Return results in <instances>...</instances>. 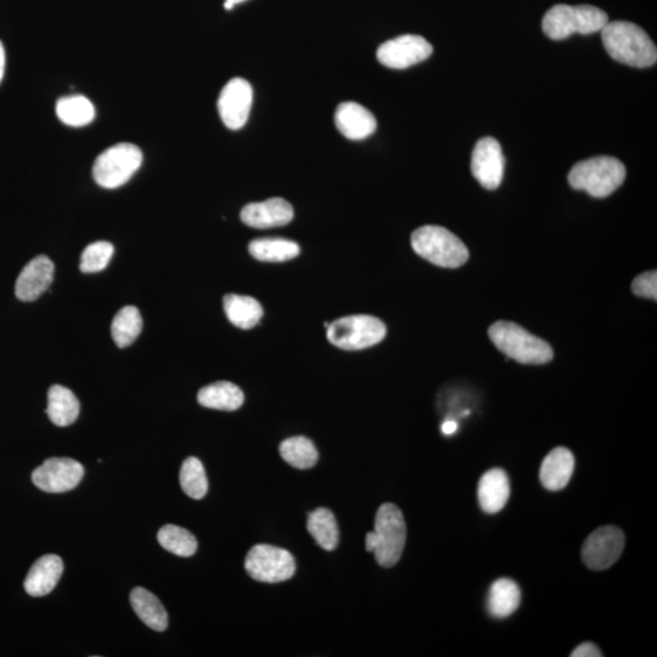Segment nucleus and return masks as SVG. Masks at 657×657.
Here are the masks:
<instances>
[{
    "mask_svg": "<svg viewBox=\"0 0 657 657\" xmlns=\"http://www.w3.org/2000/svg\"><path fill=\"white\" fill-rule=\"evenodd\" d=\"M505 159L501 144L492 137L476 143L471 156V172L482 187L496 190L504 177Z\"/></svg>",
    "mask_w": 657,
    "mask_h": 657,
    "instance_id": "obj_14",
    "label": "nucleus"
},
{
    "mask_svg": "<svg viewBox=\"0 0 657 657\" xmlns=\"http://www.w3.org/2000/svg\"><path fill=\"white\" fill-rule=\"evenodd\" d=\"M458 430V424L456 421L453 420H447L445 423L442 425V432L443 434L447 436H451Z\"/></svg>",
    "mask_w": 657,
    "mask_h": 657,
    "instance_id": "obj_36",
    "label": "nucleus"
},
{
    "mask_svg": "<svg viewBox=\"0 0 657 657\" xmlns=\"http://www.w3.org/2000/svg\"><path fill=\"white\" fill-rule=\"evenodd\" d=\"M63 572L64 563L58 555H44L28 572L24 583L25 591L31 597H44L53 591Z\"/></svg>",
    "mask_w": 657,
    "mask_h": 657,
    "instance_id": "obj_18",
    "label": "nucleus"
},
{
    "mask_svg": "<svg viewBox=\"0 0 657 657\" xmlns=\"http://www.w3.org/2000/svg\"><path fill=\"white\" fill-rule=\"evenodd\" d=\"M328 340L345 351L364 350L385 339L386 325L372 316H350L334 320L327 328Z\"/></svg>",
    "mask_w": 657,
    "mask_h": 657,
    "instance_id": "obj_8",
    "label": "nucleus"
},
{
    "mask_svg": "<svg viewBox=\"0 0 657 657\" xmlns=\"http://www.w3.org/2000/svg\"><path fill=\"white\" fill-rule=\"evenodd\" d=\"M179 481L184 493L190 498L202 499L209 491L205 468L198 458L190 457L184 460Z\"/></svg>",
    "mask_w": 657,
    "mask_h": 657,
    "instance_id": "obj_32",
    "label": "nucleus"
},
{
    "mask_svg": "<svg viewBox=\"0 0 657 657\" xmlns=\"http://www.w3.org/2000/svg\"><path fill=\"white\" fill-rule=\"evenodd\" d=\"M335 125L342 136L351 140H363L374 134L378 122L372 112L355 101H346L335 112Z\"/></svg>",
    "mask_w": 657,
    "mask_h": 657,
    "instance_id": "obj_17",
    "label": "nucleus"
},
{
    "mask_svg": "<svg viewBox=\"0 0 657 657\" xmlns=\"http://www.w3.org/2000/svg\"><path fill=\"white\" fill-rule=\"evenodd\" d=\"M250 255L261 262H285L294 260L301 249L295 241L282 238H265L251 241Z\"/></svg>",
    "mask_w": 657,
    "mask_h": 657,
    "instance_id": "obj_26",
    "label": "nucleus"
},
{
    "mask_svg": "<svg viewBox=\"0 0 657 657\" xmlns=\"http://www.w3.org/2000/svg\"><path fill=\"white\" fill-rule=\"evenodd\" d=\"M488 335L499 351L516 362L539 365L549 363L554 357L553 348L548 342L516 323L499 320L488 329Z\"/></svg>",
    "mask_w": 657,
    "mask_h": 657,
    "instance_id": "obj_4",
    "label": "nucleus"
},
{
    "mask_svg": "<svg viewBox=\"0 0 657 657\" xmlns=\"http://www.w3.org/2000/svg\"><path fill=\"white\" fill-rule=\"evenodd\" d=\"M574 470V454L565 447L554 448L543 460L539 479L547 490L560 491L569 484Z\"/></svg>",
    "mask_w": 657,
    "mask_h": 657,
    "instance_id": "obj_19",
    "label": "nucleus"
},
{
    "mask_svg": "<svg viewBox=\"0 0 657 657\" xmlns=\"http://www.w3.org/2000/svg\"><path fill=\"white\" fill-rule=\"evenodd\" d=\"M606 52L621 64L645 69L656 64V46L648 33L633 22H608L602 31Z\"/></svg>",
    "mask_w": 657,
    "mask_h": 657,
    "instance_id": "obj_1",
    "label": "nucleus"
},
{
    "mask_svg": "<svg viewBox=\"0 0 657 657\" xmlns=\"http://www.w3.org/2000/svg\"><path fill=\"white\" fill-rule=\"evenodd\" d=\"M157 541L170 552L178 557L189 558L198 549V542L188 530L176 525H166L157 533Z\"/></svg>",
    "mask_w": 657,
    "mask_h": 657,
    "instance_id": "obj_31",
    "label": "nucleus"
},
{
    "mask_svg": "<svg viewBox=\"0 0 657 657\" xmlns=\"http://www.w3.org/2000/svg\"><path fill=\"white\" fill-rule=\"evenodd\" d=\"M143 164L137 145L120 143L101 153L93 166V177L100 187L116 189L125 185Z\"/></svg>",
    "mask_w": 657,
    "mask_h": 657,
    "instance_id": "obj_7",
    "label": "nucleus"
},
{
    "mask_svg": "<svg viewBox=\"0 0 657 657\" xmlns=\"http://www.w3.org/2000/svg\"><path fill=\"white\" fill-rule=\"evenodd\" d=\"M633 294L645 299H657V273L656 271H649L638 275L632 283Z\"/></svg>",
    "mask_w": 657,
    "mask_h": 657,
    "instance_id": "obj_34",
    "label": "nucleus"
},
{
    "mask_svg": "<svg viewBox=\"0 0 657 657\" xmlns=\"http://www.w3.org/2000/svg\"><path fill=\"white\" fill-rule=\"evenodd\" d=\"M223 306L229 322L239 329H252L263 317L261 303L254 297L227 295L224 297Z\"/></svg>",
    "mask_w": 657,
    "mask_h": 657,
    "instance_id": "obj_23",
    "label": "nucleus"
},
{
    "mask_svg": "<svg viewBox=\"0 0 657 657\" xmlns=\"http://www.w3.org/2000/svg\"><path fill=\"white\" fill-rule=\"evenodd\" d=\"M233 8H234V4H232V3H230V2H226V3H224V9H226V10H232Z\"/></svg>",
    "mask_w": 657,
    "mask_h": 657,
    "instance_id": "obj_38",
    "label": "nucleus"
},
{
    "mask_svg": "<svg viewBox=\"0 0 657 657\" xmlns=\"http://www.w3.org/2000/svg\"><path fill=\"white\" fill-rule=\"evenodd\" d=\"M245 569L258 582L279 583L295 575L296 561L286 549L257 544L246 555Z\"/></svg>",
    "mask_w": 657,
    "mask_h": 657,
    "instance_id": "obj_9",
    "label": "nucleus"
},
{
    "mask_svg": "<svg viewBox=\"0 0 657 657\" xmlns=\"http://www.w3.org/2000/svg\"><path fill=\"white\" fill-rule=\"evenodd\" d=\"M626 167L611 156H597L578 162L569 173V183L594 198H606L621 187Z\"/></svg>",
    "mask_w": 657,
    "mask_h": 657,
    "instance_id": "obj_5",
    "label": "nucleus"
},
{
    "mask_svg": "<svg viewBox=\"0 0 657 657\" xmlns=\"http://www.w3.org/2000/svg\"><path fill=\"white\" fill-rule=\"evenodd\" d=\"M510 496V484L503 469L494 468L482 475L477 488V497L486 514H497L507 505Z\"/></svg>",
    "mask_w": 657,
    "mask_h": 657,
    "instance_id": "obj_20",
    "label": "nucleus"
},
{
    "mask_svg": "<svg viewBox=\"0 0 657 657\" xmlns=\"http://www.w3.org/2000/svg\"><path fill=\"white\" fill-rule=\"evenodd\" d=\"M134 611L146 626L156 632H164L168 626V616L160 600L153 593L142 587L134 588L131 593Z\"/></svg>",
    "mask_w": 657,
    "mask_h": 657,
    "instance_id": "obj_24",
    "label": "nucleus"
},
{
    "mask_svg": "<svg viewBox=\"0 0 657 657\" xmlns=\"http://www.w3.org/2000/svg\"><path fill=\"white\" fill-rule=\"evenodd\" d=\"M143 329V319L137 307H123L111 324V335L120 348L132 345Z\"/></svg>",
    "mask_w": 657,
    "mask_h": 657,
    "instance_id": "obj_30",
    "label": "nucleus"
},
{
    "mask_svg": "<svg viewBox=\"0 0 657 657\" xmlns=\"http://www.w3.org/2000/svg\"><path fill=\"white\" fill-rule=\"evenodd\" d=\"M47 414L53 424L65 428L75 423L80 415V402L67 387L54 385L48 391Z\"/></svg>",
    "mask_w": 657,
    "mask_h": 657,
    "instance_id": "obj_22",
    "label": "nucleus"
},
{
    "mask_svg": "<svg viewBox=\"0 0 657 657\" xmlns=\"http://www.w3.org/2000/svg\"><path fill=\"white\" fill-rule=\"evenodd\" d=\"M244 393L240 387L229 381L202 387L198 393V401L202 407L217 409V411H237L244 404Z\"/></svg>",
    "mask_w": 657,
    "mask_h": 657,
    "instance_id": "obj_21",
    "label": "nucleus"
},
{
    "mask_svg": "<svg viewBox=\"0 0 657 657\" xmlns=\"http://www.w3.org/2000/svg\"><path fill=\"white\" fill-rule=\"evenodd\" d=\"M5 71V50L3 43L0 42V82H2Z\"/></svg>",
    "mask_w": 657,
    "mask_h": 657,
    "instance_id": "obj_37",
    "label": "nucleus"
},
{
    "mask_svg": "<svg viewBox=\"0 0 657 657\" xmlns=\"http://www.w3.org/2000/svg\"><path fill=\"white\" fill-rule=\"evenodd\" d=\"M56 115L66 126L84 127L95 119V108L91 100L83 95H70L58 100Z\"/></svg>",
    "mask_w": 657,
    "mask_h": 657,
    "instance_id": "obj_27",
    "label": "nucleus"
},
{
    "mask_svg": "<svg viewBox=\"0 0 657 657\" xmlns=\"http://www.w3.org/2000/svg\"><path fill=\"white\" fill-rule=\"evenodd\" d=\"M114 246L108 241H97L84 249L80 269L83 273H97L109 266Z\"/></svg>",
    "mask_w": 657,
    "mask_h": 657,
    "instance_id": "obj_33",
    "label": "nucleus"
},
{
    "mask_svg": "<svg viewBox=\"0 0 657 657\" xmlns=\"http://www.w3.org/2000/svg\"><path fill=\"white\" fill-rule=\"evenodd\" d=\"M413 250L424 260L443 268H458L469 260V250L448 229L424 226L412 234Z\"/></svg>",
    "mask_w": 657,
    "mask_h": 657,
    "instance_id": "obj_6",
    "label": "nucleus"
},
{
    "mask_svg": "<svg viewBox=\"0 0 657 657\" xmlns=\"http://www.w3.org/2000/svg\"><path fill=\"white\" fill-rule=\"evenodd\" d=\"M608 22V14L593 5L583 4L572 7V5L558 4L544 15L542 28L546 36L553 41H563L575 33L592 35L600 32Z\"/></svg>",
    "mask_w": 657,
    "mask_h": 657,
    "instance_id": "obj_3",
    "label": "nucleus"
},
{
    "mask_svg": "<svg viewBox=\"0 0 657 657\" xmlns=\"http://www.w3.org/2000/svg\"><path fill=\"white\" fill-rule=\"evenodd\" d=\"M572 657H600L603 656L600 650L593 643H583L572 651Z\"/></svg>",
    "mask_w": 657,
    "mask_h": 657,
    "instance_id": "obj_35",
    "label": "nucleus"
},
{
    "mask_svg": "<svg viewBox=\"0 0 657 657\" xmlns=\"http://www.w3.org/2000/svg\"><path fill=\"white\" fill-rule=\"evenodd\" d=\"M432 52L434 48L424 37L404 35L381 44L376 58L389 69L404 70L429 59Z\"/></svg>",
    "mask_w": 657,
    "mask_h": 657,
    "instance_id": "obj_11",
    "label": "nucleus"
},
{
    "mask_svg": "<svg viewBox=\"0 0 657 657\" xmlns=\"http://www.w3.org/2000/svg\"><path fill=\"white\" fill-rule=\"evenodd\" d=\"M254 101L251 84L244 78H233L222 89L218 99L219 116L227 128L238 131L246 125Z\"/></svg>",
    "mask_w": 657,
    "mask_h": 657,
    "instance_id": "obj_13",
    "label": "nucleus"
},
{
    "mask_svg": "<svg viewBox=\"0 0 657 657\" xmlns=\"http://www.w3.org/2000/svg\"><path fill=\"white\" fill-rule=\"evenodd\" d=\"M84 468L71 458H49L33 471L32 481L39 490L64 493L73 490L82 481Z\"/></svg>",
    "mask_w": 657,
    "mask_h": 657,
    "instance_id": "obj_12",
    "label": "nucleus"
},
{
    "mask_svg": "<svg viewBox=\"0 0 657 657\" xmlns=\"http://www.w3.org/2000/svg\"><path fill=\"white\" fill-rule=\"evenodd\" d=\"M407 526L402 511L395 504L381 505L376 513L375 530L365 537V548L383 567L395 566L406 546Z\"/></svg>",
    "mask_w": 657,
    "mask_h": 657,
    "instance_id": "obj_2",
    "label": "nucleus"
},
{
    "mask_svg": "<svg viewBox=\"0 0 657 657\" xmlns=\"http://www.w3.org/2000/svg\"><path fill=\"white\" fill-rule=\"evenodd\" d=\"M307 530L319 547L334 550L339 544V526L329 509L319 508L308 514Z\"/></svg>",
    "mask_w": 657,
    "mask_h": 657,
    "instance_id": "obj_28",
    "label": "nucleus"
},
{
    "mask_svg": "<svg viewBox=\"0 0 657 657\" xmlns=\"http://www.w3.org/2000/svg\"><path fill=\"white\" fill-rule=\"evenodd\" d=\"M280 456L296 469L306 470L318 463L319 454L310 438L290 437L279 448Z\"/></svg>",
    "mask_w": 657,
    "mask_h": 657,
    "instance_id": "obj_29",
    "label": "nucleus"
},
{
    "mask_svg": "<svg viewBox=\"0 0 657 657\" xmlns=\"http://www.w3.org/2000/svg\"><path fill=\"white\" fill-rule=\"evenodd\" d=\"M623 548H625V535L619 527H599L583 543V563L594 571L609 569L620 559Z\"/></svg>",
    "mask_w": 657,
    "mask_h": 657,
    "instance_id": "obj_10",
    "label": "nucleus"
},
{
    "mask_svg": "<svg viewBox=\"0 0 657 657\" xmlns=\"http://www.w3.org/2000/svg\"><path fill=\"white\" fill-rule=\"evenodd\" d=\"M241 221L246 226L256 229H268L286 226L294 218V209L290 202L282 198L252 202L240 213Z\"/></svg>",
    "mask_w": 657,
    "mask_h": 657,
    "instance_id": "obj_15",
    "label": "nucleus"
},
{
    "mask_svg": "<svg viewBox=\"0 0 657 657\" xmlns=\"http://www.w3.org/2000/svg\"><path fill=\"white\" fill-rule=\"evenodd\" d=\"M226 2H230L232 4H239L245 2V0H226Z\"/></svg>",
    "mask_w": 657,
    "mask_h": 657,
    "instance_id": "obj_39",
    "label": "nucleus"
},
{
    "mask_svg": "<svg viewBox=\"0 0 657 657\" xmlns=\"http://www.w3.org/2000/svg\"><path fill=\"white\" fill-rule=\"evenodd\" d=\"M521 602V592L518 584L509 578H501L492 584L488 593L487 609L496 619L514 614Z\"/></svg>",
    "mask_w": 657,
    "mask_h": 657,
    "instance_id": "obj_25",
    "label": "nucleus"
},
{
    "mask_svg": "<svg viewBox=\"0 0 657 657\" xmlns=\"http://www.w3.org/2000/svg\"><path fill=\"white\" fill-rule=\"evenodd\" d=\"M54 278V265L47 256H38L22 269L15 285V294L21 301L31 302L49 289Z\"/></svg>",
    "mask_w": 657,
    "mask_h": 657,
    "instance_id": "obj_16",
    "label": "nucleus"
}]
</instances>
